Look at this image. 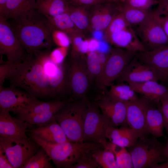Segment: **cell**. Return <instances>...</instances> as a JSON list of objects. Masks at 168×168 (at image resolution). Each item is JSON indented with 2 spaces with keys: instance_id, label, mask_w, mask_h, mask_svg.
I'll return each instance as SVG.
<instances>
[{
  "instance_id": "22",
  "label": "cell",
  "mask_w": 168,
  "mask_h": 168,
  "mask_svg": "<svg viewBox=\"0 0 168 168\" xmlns=\"http://www.w3.org/2000/svg\"><path fill=\"white\" fill-rule=\"evenodd\" d=\"M10 112L0 110V136L26 137V132L30 125L18 118L12 116Z\"/></svg>"
},
{
  "instance_id": "49",
  "label": "cell",
  "mask_w": 168,
  "mask_h": 168,
  "mask_svg": "<svg viewBox=\"0 0 168 168\" xmlns=\"http://www.w3.org/2000/svg\"><path fill=\"white\" fill-rule=\"evenodd\" d=\"M93 38L98 40H101L104 37L103 31L100 30H94L92 32Z\"/></svg>"
},
{
  "instance_id": "51",
  "label": "cell",
  "mask_w": 168,
  "mask_h": 168,
  "mask_svg": "<svg viewBox=\"0 0 168 168\" xmlns=\"http://www.w3.org/2000/svg\"><path fill=\"white\" fill-rule=\"evenodd\" d=\"M159 7L163 9L168 3V0H156Z\"/></svg>"
},
{
  "instance_id": "10",
  "label": "cell",
  "mask_w": 168,
  "mask_h": 168,
  "mask_svg": "<svg viewBox=\"0 0 168 168\" xmlns=\"http://www.w3.org/2000/svg\"><path fill=\"white\" fill-rule=\"evenodd\" d=\"M71 99L48 102L37 100L18 113V118L38 127L46 125L54 119L55 114Z\"/></svg>"
},
{
  "instance_id": "1",
  "label": "cell",
  "mask_w": 168,
  "mask_h": 168,
  "mask_svg": "<svg viewBox=\"0 0 168 168\" xmlns=\"http://www.w3.org/2000/svg\"><path fill=\"white\" fill-rule=\"evenodd\" d=\"M11 24L22 46L28 53L49 49L52 46L49 24L36 9L13 19Z\"/></svg>"
},
{
  "instance_id": "34",
  "label": "cell",
  "mask_w": 168,
  "mask_h": 168,
  "mask_svg": "<svg viewBox=\"0 0 168 168\" xmlns=\"http://www.w3.org/2000/svg\"><path fill=\"white\" fill-rule=\"evenodd\" d=\"M51 159L46 151L40 147L32 157L24 168H52Z\"/></svg>"
},
{
  "instance_id": "24",
  "label": "cell",
  "mask_w": 168,
  "mask_h": 168,
  "mask_svg": "<svg viewBox=\"0 0 168 168\" xmlns=\"http://www.w3.org/2000/svg\"><path fill=\"white\" fill-rule=\"evenodd\" d=\"M128 84L142 97L157 103H160L162 98L168 96V87L159 83L158 81L150 80Z\"/></svg>"
},
{
  "instance_id": "52",
  "label": "cell",
  "mask_w": 168,
  "mask_h": 168,
  "mask_svg": "<svg viewBox=\"0 0 168 168\" xmlns=\"http://www.w3.org/2000/svg\"><path fill=\"white\" fill-rule=\"evenodd\" d=\"M103 3H119L120 2V0H100Z\"/></svg>"
},
{
  "instance_id": "44",
  "label": "cell",
  "mask_w": 168,
  "mask_h": 168,
  "mask_svg": "<svg viewBox=\"0 0 168 168\" xmlns=\"http://www.w3.org/2000/svg\"><path fill=\"white\" fill-rule=\"evenodd\" d=\"M77 5L78 6L87 7L95 6L103 3L100 0H68Z\"/></svg>"
},
{
  "instance_id": "7",
  "label": "cell",
  "mask_w": 168,
  "mask_h": 168,
  "mask_svg": "<svg viewBox=\"0 0 168 168\" xmlns=\"http://www.w3.org/2000/svg\"><path fill=\"white\" fill-rule=\"evenodd\" d=\"M135 53L116 47L111 49L96 85L102 93L120 75L132 60Z\"/></svg>"
},
{
  "instance_id": "53",
  "label": "cell",
  "mask_w": 168,
  "mask_h": 168,
  "mask_svg": "<svg viewBox=\"0 0 168 168\" xmlns=\"http://www.w3.org/2000/svg\"><path fill=\"white\" fill-rule=\"evenodd\" d=\"M163 10L164 12L168 15V3L166 5Z\"/></svg>"
},
{
  "instance_id": "32",
  "label": "cell",
  "mask_w": 168,
  "mask_h": 168,
  "mask_svg": "<svg viewBox=\"0 0 168 168\" xmlns=\"http://www.w3.org/2000/svg\"><path fill=\"white\" fill-rule=\"evenodd\" d=\"M87 54L86 62L91 84H96L103 66L100 61L97 51L89 52Z\"/></svg>"
},
{
  "instance_id": "2",
  "label": "cell",
  "mask_w": 168,
  "mask_h": 168,
  "mask_svg": "<svg viewBox=\"0 0 168 168\" xmlns=\"http://www.w3.org/2000/svg\"><path fill=\"white\" fill-rule=\"evenodd\" d=\"M9 80L12 86L36 98L54 96L42 65L33 53L27 54L18 72Z\"/></svg>"
},
{
  "instance_id": "9",
  "label": "cell",
  "mask_w": 168,
  "mask_h": 168,
  "mask_svg": "<svg viewBox=\"0 0 168 168\" xmlns=\"http://www.w3.org/2000/svg\"><path fill=\"white\" fill-rule=\"evenodd\" d=\"M145 50L151 51L168 44V37L156 9L140 24L132 27Z\"/></svg>"
},
{
  "instance_id": "48",
  "label": "cell",
  "mask_w": 168,
  "mask_h": 168,
  "mask_svg": "<svg viewBox=\"0 0 168 168\" xmlns=\"http://www.w3.org/2000/svg\"><path fill=\"white\" fill-rule=\"evenodd\" d=\"M163 153L166 158V162L159 164L156 168H168V141L164 147Z\"/></svg>"
},
{
  "instance_id": "46",
  "label": "cell",
  "mask_w": 168,
  "mask_h": 168,
  "mask_svg": "<svg viewBox=\"0 0 168 168\" xmlns=\"http://www.w3.org/2000/svg\"><path fill=\"white\" fill-rule=\"evenodd\" d=\"M99 45V40L93 38L88 40V52L97 51Z\"/></svg>"
},
{
  "instance_id": "23",
  "label": "cell",
  "mask_w": 168,
  "mask_h": 168,
  "mask_svg": "<svg viewBox=\"0 0 168 168\" xmlns=\"http://www.w3.org/2000/svg\"><path fill=\"white\" fill-rule=\"evenodd\" d=\"M146 99L147 132L148 134H151L156 138L161 137L163 135L164 125L160 105L158 106L159 103Z\"/></svg>"
},
{
  "instance_id": "20",
  "label": "cell",
  "mask_w": 168,
  "mask_h": 168,
  "mask_svg": "<svg viewBox=\"0 0 168 168\" xmlns=\"http://www.w3.org/2000/svg\"><path fill=\"white\" fill-rule=\"evenodd\" d=\"M90 16V28L94 30L104 31L119 12L118 3H108L95 6Z\"/></svg>"
},
{
  "instance_id": "37",
  "label": "cell",
  "mask_w": 168,
  "mask_h": 168,
  "mask_svg": "<svg viewBox=\"0 0 168 168\" xmlns=\"http://www.w3.org/2000/svg\"><path fill=\"white\" fill-rule=\"evenodd\" d=\"M116 151V148L112 151L116 159L118 168H133V164L131 154L125 147H120Z\"/></svg>"
},
{
  "instance_id": "4",
  "label": "cell",
  "mask_w": 168,
  "mask_h": 168,
  "mask_svg": "<svg viewBox=\"0 0 168 168\" xmlns=\"http://www.w3.org/2000/svg\"><path fill=\"white\" fill-rule=\"evenodd\" d=\"M87 105L86 102L72 99L54 115L70 141L83 142V127Z\"/></svg>"
},
{
  "instance_id": "35",
  "label": "cell",
  "mask_w": 168,
  "mask_h": 168,
  "mask_svg": "<svg viewBox=\"0 0 168 168\" xmlns=\"http://www.w3.org/2000/svg\"><path fill=\"white\" fill-rule=\"evenodd\" d=\"M130 26L123 13L119 11L113 18L105 30L104 38L121 31Z\"/></svg>"
},
{
  "instance_id": "30",
  "label": "cell",
  "mask_w": 168,
  "mask_h": 168,
  "mask_svg": "<svg viewBox=\"0 0 168 168\" xmlns=\"http://www.w3.org/2000/svg\"><path fill=\"white\" fill-rule=\"evenodd\" d=\"M46 18L53 27L65 32L69 36L81 32L74 24L67 12L54 16Z\"/></svg>"
},
{
  "instance_id": "17",
  "label": "cell",
  "mask_w": 168,
  "mask_h": 168,
  "mask_svg": "<svg viewBox=\"0 0 168 168\" xmlns=\"http://www.w3.org/2000/svg\"><path fill=\"white\" fill-rule=\"evenodd\" d=\"M135 56L140 61L155 70L159 81L168 84V44L151 51L136 53Z\"/></svg>"
},
{
  "instance_id": "45",
  "label": "cell",
  "mask_w": 168,
  "mask_h": 168,
  "mask_svg": "<svg viewBox=\"0 0 168 168\" xmlns=\"http://www.w3.org/2000/svg\"><path fill=\"white\" fill-rule=\"evenodd\" d=\"M0 168H14L4 150L0 147Z\"/></svg>"
},
{
  "instance_id": "21",
  "label": "cell",
  "mask_w": 168,
  "mask_h": 168,
  "mask_svg": "<svg viewBox=\"0 0 168 168\" xmlns=\"http://www.w3.org/2000/svg\"><path fill=\"white\" fill-rule=\"evenodd\" d=\"M105 131L106 137L110 142L120 147H130L139 138L138 133L130 127L123 126L118 128L107 123L105 125Z\"/></svg>"
},
{
  "instance_id": "25",
  "label": "cell",
  "mask_w": 168,
  "mask_h": 168,
  "mask_svg": "<svg viewBox=\"0 0 168 168\" xmlns=\"http://www.w3.org/2000/svg\"><path fill=\"white\" fill-rule=\"evenodd\" d=\"M27 132L49 143H60L69 141L62 128L54 119L46 125L27 129Z\"/></svg>"
},
{
  "instance_id": "18",
  "label": "cell",
  "mask_w": 168,
  "mask_h": 168,
  "mask_svg": "<svg viewBox=\"0 0 168 168\" xmlns=\"http://www.w3.org/2000/svg\"><path fill=\"white\" fill-rule=\"evenodd\" d=\"M146 100L143 97L126 102V119L130 127L138 133L139 138L147 137L146 129Z\"/></svg>"
},
{
  "instance_id": "26",
  "label": "cell",
  "mask_w": 168,
  "mask_h": 168,
  "mask_svg": "<svg viewBox=\"0 0 168 168\" xmlns=\"http://www.w3.org/2000/svg\"><path fill=\"white\" fill-rule=\"evenodd\" d=\"M36 9V0H7L3 16L14 19L18 16Z\"/></svg>"
},
{
  "instance_id": "15",
  "label": "cell",
  "mask_w": 168,
  "mask_h": 168,
  "mask_svg": "<svg viewBox=\"0 0 168 168\" xmlns=\"http://www.w3.org/2000/svg\"><path fill=\"white\" fill-rule=\"evenodd\" d=\"M38 100L25 91L11 86L0 87V110L17 114Z\"/></svg>"
},
{
  "instance_id": "42",
  "label": "cell",
  "mask_w": 168,
  "mask_h": 168,
  "mask_svg": "<svg viewBox=\"0 0 168 168\" xmlns=\"http://www.w3.org/2000/svg\"><path fill=\"white\" fill-rule=\"evenodd\" d=\"M160 103L164 119V128L168 133V96L162 98L160 101Z\"/></svg>"
},
{
  "instance_id": "27",
  "label": "cell",
  "mask_w": 168,
  "mask_h": 168,
  "mask_svg": "<svg viewBox=\"0 0 168 168\" xmlns=\"http://www.w3.org/2000/svg\"><path fill=\"white\" fill-rule=\"evenodd\" d=\"M69 5L67 0H36V10L46 17L67 12Z\"/></svg>"
},
{
  "instance_id": "11",
  "label": "cell",
  "mask_w": 168,
  "mask_h": 168,
  "mask_svg": "<svg viewBox=\"0 0 168 168\" xmlns=\"http://www.w3.org/2000/svg\"><path fill=\"white\" fill-rule=\"evenodd\" d=\"M87 107L83 127V142H91L111 150L114 144L106 140L105 125L107 122L94 102H86Z\"/></svg>"
},
{
  "instance_id": "40",
  "label": "cell",
  "mask_w": 168,
  "mask_h": 168,
  "mask_svg": "<svg viewBox=\"0 0 168 168\" xmlns=\"http://www.w3.org/2000/svg\"><path fill=\"white\" fill-rule=\"evenodd\" d=\"M120 2L130 7L143 10H150L152 6L158 3L156 0H120Z\"/></svg>"
},
{
  "instance_id": "6",
  "label": "cell",
  "mask_w": 168,
  "mask_h": 168,
  "mask_svg": "<svg viewBox=\"0 0 168 168\" xmlns=\"http://www.w3.org/2000/svg\"><path fill=\"white\" fill-rule=\"evenodd\" d=\"M156 138H138L129 147L134 168H156L166 161L163 153L164 146Z\"/></svg>"
},
{
  "instance_id": "41",
  "label": "cell",
  "mask_w": 168,
  "mask_h": 168,
  "mask_svg": "<svg viewBox=\"0 0 168 168\" xmlns=\"http://www.w3.org/2000/svg\"><path fill=\"white\" fill-rule=\"evenodd\" d=\"M68 49V48L58 47L49 52V57L55 64L62 65L67 56Z\"/></svg>"
},
{
  "instance_id": "12",
  "label": "cell",
  "mask_w": 168,
  "mask_h": 168,
  "mask_svg": "<svg viewBox=\"0 0 168 168\" xmlns=\"http://www.w3.org/2000/svg\"><path fill=\"white\" fill-rule=\"evenodd\" d=\"M6 18L0 16V53L5 55L7 61L21 63L27 56L17 35Z\"/></svg>"
},
{
  "instance_id": "50",
  "label": "cell",
  "mask_w": 168,
  "mask_h": 168,
  "mask_svg": "<svg viewBox=\"0 0 168 168\" xmlns=\"http://www.w3.org/2000/svg\"><path fill=\"white\" fill-rule=\"evenodd\" d=\"M7 0H0V16H3Z\"/></svg>"
},
{
  "instance_id": "36",
  "label": "cell",
  "mask_w": 168,
  "mask_h": 168,
  "mask_svg": "<svg viewBox=\"0 0 168 168\" xmlns=\"http://www.w3.org/2000/svg\"><path fill=\"white\" fill-rule=\"evenodd\" d=\"M22 63L8 62L0 65V87H2L6 79H10L14 76L21 68Z\"/></svg>"
},
{
  "instance_id": "47",
  "label": "cell",
  "mask_w": 168,
  "mask_h": 168,
  "mask_svg": "<svg viewBox=\"0 0 168 168\" xmlns=\"http://www.w3.org/2000/svg\"><path fill=\"white\" fill-rule=\"evenodd\" d=\"M99 45L97 52L104 54H107L109 51L108 43L106 41L99 40Z\"/></svg>"
},
{
  "instance_id": "16",
  "label": "cell",
  "mask_w": 168,
  "mask_h": 168,
  "mask_svg": "<svg viewBox=\"0 0 168 168\" xmlns=\"http://www.w3.org/2000/svg\"><path fill=\"white\" fill-rule=\"evenodd\" d=\"M159 78L155 70L140 61L135 54L126 68L116 80V84L121 83H140Z\"/></svg>"
},
{
  "instance_id": "38",
  "label": "cell",
  "mask_w": 168,
  "mask_h": 168,
  "mask_svg": "<svg viewBox=\"0 0 168 168\" xmlns=\"http://www.w3.org/2000/svg\"><path fill=\"white\" fill-rule=\"evenodd\" d=\"M49 25L51 38L54 44L58 47L69 48L71 44L69 35L64 31L54 28L50 24Z\"/></svg>"
},
{
  "instance_id": "8",
  "label": "cell",
  "mask_w": 168,
  "mask_h": 168,
  "mask_svg": "<svg viewBox=\"0 0 168 168\" xmlns=\"http://www.w3.org/2000/svg\"><path fill=\"white\" fill-rule=\"evenodd\" d=\"M0 147L14 168H24L40 147L30 138L0 136Z\"/></svg>"
},
{
  "instance_id": "19",
  "label": "cell",
  "mask_w": 168,
  "mask_h": 168,
  "mask_svg": "<svg viewBox=\"0 0 168 168\" xmlns=\"http://www.w3.org/2000/svg\"><path fill=\"white\" fill-rule=\"evenodd\" d=\"M108 43L116 47L136 53L146 51L133 29L130 26L117 33L104 38Z\"/></svg>"
},
{
  "instance_id": "29",
  "label": "cell",
  "mask_w": 168,
  "mask_h": 168,
  "mask_svg": "<svg viewBox=\"0 0 168 168\" xmlns=\"http://www.w3.org/2000/svg\"><path fill=\"white\" fill-rule=\"evenodd\" d=\"M109 91L105 92L111 97L124 102H128L138 98L136 93L130 85L125 83L112 84Z\"/></svg>"
},
{
  "instance_id": "3",
  "label": "cell",
  "mask_w": 168,
  "mask_h": 168,
  "mask_svg": "<svg viewBox=\"0 0 168 168\" xmlns=\"http://www.w3.org/2000/svg\"><path fill=\"white\" fill-rule=\"evenodd\" d=\"M30 137L44 149L57 168H71L84 153L104 148L101 144L91 142H77L68 141L52 143L45 141L32 133H30Z\"/></svg>"
},
{
  "instance_id": "54",
  "label": "cell",
  "mask_w": 168,
  "mask_h": 168,
  "mask_svg": "<svg viewBox=\"0 0 168 168\" xmlns=\"http://www.w3.org/2000/svg\"></svg>"
},
{
  "instance_id": "33",
  "label": "cell",
  "mask_w": 168,
  "mask_h": 168,
  "mask_svg": "<svg viewBox=\"0 0 168 168\" xmlns=\"http://www.w3.org/2000/svg\"><path fill=\"white\" fill-rule=\"evenodd\" d=\"M91 154L101 167L118 168L115 155L111 150L104 148H99L93 151Z\"/></svg>"
},
{
  "instance_id": "13",
  "label": "cell",
  "mask_w": 168,
  "mask_h": 168,
  "mask_svg": "<svg viewBox=\"0 0 168 168\" xmlns=\"http://www.w3.org/2000/svg\"><path fill=\"white\" fill-rule=\"evenodd\" d=\"M32 53L42 65L54 96L63 93L66 90L65 66L53 62L46 50H35Z\"/></svg>"
},
{
  "instance_id": "28",
  "label": "cell",
  "mask_w": 168,
  "mask_h": 168,
  "mask_svg": "<svg viewBox=\"0 0 168 168\" xmlns=\"http://www.w3.org/2000/svg\"><path fill=\"white\" fill-rule=\"evenodd\" d=\"M120 12L132 27L138 26L143 22L149 16L152 11L143 10L130 7L120 2L118 3Z\"/></svg>"
},
{
  "instance_id": "31",
  "label": "cell",
  "mask_w": 168,
  "mask_h": 168,
  "mask_svg": "<svg viewBox=\"0 0 168 168\" xmlns=\"http://www.w3.org/2000/svg\"><path fill=\"white\" fill-rule=\"evenodd\" d=\"M67 12L77 28L80 31L90 27V18L85 7L69 5Z\"/></svg>"
},
{
  "instance_id": "5",
  "label": "cell",
  "mask_w": 168,
  "mask_h": 168,
  "mask_svg": "<svg viewBox=\"0 0 168 168\" xmlns=\"http://www.w3.org/2000/svg\"><path fill=\"white\" fill-rule=\"evenodd\" d=\"M66 90L74 100L87 102V94L91 86L86 58L80 56L72 57L65 66Z\"/></svg>"
},
{
  "instance_id": "39",
  "label": "cell",
  "mask_w": 168,
  "mask_h": 168,
  "mask_svg": "<svg viewBox=\"0 0 168 168\" xmlns=\"http://www.w3.org/2000/svg\"><path fill=\"white\" fill-rule=\"evenodd\" d=\"M92 151L84 153L79 161L71 168H101L93 157L91 154Z\"/></svg>"
},
{
  "instance_id": "43",
  "label": "cell",
  "mask_w": 168,
  "mask_h": 168,
  "mask_svg": "<svg viewBox=\"0 0 168 168\" xmlns=\"http://www.w3.org/2000/svg\"><path fill=\"white\" fill-rule=\"evenodd\" d=\"M156 9L158 13L159 18L163 30L168 37V15L164 12L163 9L157 7Z\"/></svg>"
},
{
  "instance_id": "14",
  "label": "cell",
  "mask_w": 168,
  "mask_h": 168,
  "mask_svg": "<svg viewBox=\"0 0 168 168\" xmlns=\"http://www.w3.org/2000/svg\"><path fill=\"white\" fill-rule=\"evenodd\" d=\"M94 102L109 125L116 127L128 124L126 102L116 99L105 92L97 96Z\"/></svg>"
}]
</instances>
